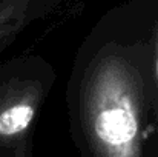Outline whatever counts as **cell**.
Instances as JSON below:
<instances>
[{
  "instance_id": "cell-3",
  "label": "cell",
  "mask_w": 158,
  "mask_h": 157,
  "mask_svg": "<svg viewBox=\"0 0 158 157\" xmlns=\"http://www.w3.org/2000/svg\"><path fill=\"white\" fill-rule=\"evenodd\" d=\"M157 77H158V57H157Z\"/></svg>"
},
{
  "instance_id": "cell-1",
  "label": "cell",
  "mask_w": 158,
  "mask_h": 157,
  "mask_svg": "<svg viewBox=\"0 0 158 157\" xmlns=\"http://www.w3.org/2000/svg\"><path fill=\"white\" fill-rule=\"evenodd\" d=\"M140 100L126 65L109 60L86 88L85 117L100 157H140Z\"/></svg>"
},
{
  "instance_id": "cell-2",
  "label": "cell",
  "mask_w": 158,
  "mask_h": 157,
  "mask_svg": "<svg viewBox=\"0 0 158 157\" xmlns=\"http://www.w3.org/2000/svg\"><path fill=\"white\" fill-rule=\"evenodd\" d=\"M35 116V105L29 99L15 100L0 109V137H15L28 131Z\"/></svg>"
}]
</instances>
